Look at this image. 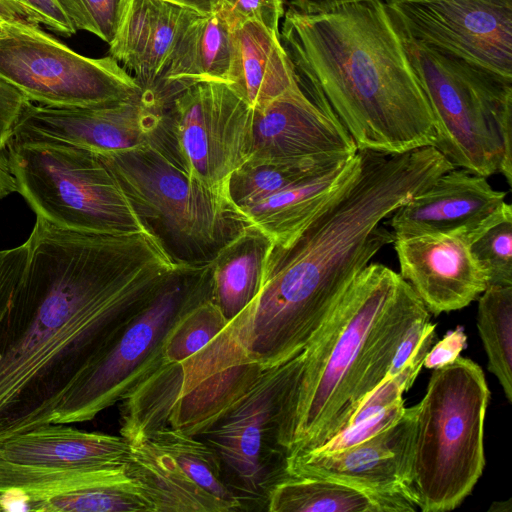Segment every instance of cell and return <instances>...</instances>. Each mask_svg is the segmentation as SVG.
Instances as JSON below:
<instances>
[{"mask_svg":"<svg viewBox=\"0 0 512 512\" xmlns=\"http://www.w3.org/2000/svg\"><path fill=\"white\" fill-rule=\"evenodd\" d=\"M435 327L436 325L430 321V315L417 320L410 327L396 350L385 378L394 376L403 368L415 354L427 333Z\"/></svg>","mask_w":512,"mask_h":512,"instance_id":"cell-38","label":"cell"},{"mask_svg":"<svg viewBox=\"0 0 512 512\" xmlns=\"http://www.w3.org/2000/svg\"><path fill=\"white\" fill-rule=\"evenodd\" d=\"M416 412L417 405L406 408L392 426L356 445L288 456L287 473L334 479L374 492H401L413 498L409 482Z\"/></svg>","mask_w":512,"mask_h":512,"instance_id":"cell-19","label":"cell"},{"mask_svg":"<svg viewBox=\"0 0 512 512\" xmlns=\"http://www.w3.org/2000/svg\"><path fill=\"white\" fill-rule=\"evenodd\" d=\"M231 28L219 14L199 17L178 42L156 93L165 102L201 82L228 84L232 64Z\"/></svg>","mask_w":512,"mask_h":512,"instance_id":"cell-26","label":"cell"},{"mask_svg":"<svg viewBox=\"0 0 512 512\" xmlns=\"http://www.w3.org/2000/svg\"><path fill=\"white\" fill-rule=\"evenodd\" d=\"M0 319V441L53 422L116 331L181 270L149 231L85 232L36 217Z\"/></svg>","mask_w":512,"mask_h":512,"instance_id":"cell-1","label":"cell"},{"mask_svg":"<svg viewBox=\"0 0 512 512\" xmlns=\"http://www.w3.org/2000/svg\"><path fill=\"white\" fill-rule=\"evenodd\" d=\"M397 26L435 119L434 147L455 168L498 173L501 129L512 119V77L422 44Z\"/></svg>","mask_w":512,"mask_h":512,"instance_id":"cell-7","label":"cell"},{"mask_svg":"<svg viewBox=\"0 0 512 512\" xmlns=\"http://www.w3.org/2000/svg\"><path fill=\"white\" fill-rule=\"evenodd\" d=\"M75 31H87L110 44L132 0H56Z\"/></svg>","mask_w":512,"mask_h":512,"instance_id":"cell-31","label":"cell"},{"mask_svg":"<svg viewBox=\"0 0 512 512\" xmlns=\"http://www.w3.org/2000/svg\"><path fill=\"white\" fill-rule=\"evenodd\" d=\"M253 115V108L223 82L197 83L170 99V145L193 182L229 197V179L250 154Z\"/></svg>","mask_w":512,"mask_h":512,"instance_id":"cell-12","label":"cell"},{"mask_svg":"<svg viewBox=\"0 0 512 512\" xmlns=\"http://www.w3.org/2000/svg\"><path fill=\"white\" fill-rule=\"evenodd\" d=\"M301 363L302 352L265 370L201 436L219 456L225 481L245 510L265 506L269 488L287 475V457L276 442L277 422Z\"/></svg>","mask_w":512,"mask_h":512,"instance_id":"cell-11","label":"cell"},{"mask_svg":"<svg viewBox=\"0 0 512 512\" xmlns=\"http://www.w3.org/2000/svg\"><path fill=\"white\" fill-rule=\"evenodd\" d=\"M0 78L30 102L54 108L104 105L143 91L111 56L89 58L40 27L7 23L0 34Z\"/></svg>","mask_w":512,"mask_h":512,"instance_id":"cell-10","label":"cell"},{"mask_svg":"<svg viewBox=\"0 0 512 512\" xmlns=\"http://www.w3.org/2000/svg\"><path fill=\"white\" fill-rule=\"evenodd\" d=\"M350 178L284 248H273L257 295L240 312L250 340L279 358L301 353L393 233L380 225L454 168L435 147L358 150Z\"/></svg>","mask_w":512,"mask_h":512,"instance_id":"cell-2","label":"cell"},{"mask_svg":"<svg viewBox=\"0 0 512 512\" xmlns=\"http://www.w3.org/2000/svg\"><path fill=\"white\" fill-rule=\"evenodd\" d=\"M184 8L190 9L202 17L219 12L220 0H166Z\"/></svg>","mask_w":512,"mask_h":512,"instance_id":"cell-42","label":"cell"},{"mask_svg":"<svg viewBox=\"0 0 512 512\" xmlns=\"http://www.w3.org/2000/svg\"><path fill=\"white\" fill-rule=\"evenodd\" d=\"M230 28L256 21L276 34L284 16L283 0H220L218 12Z\"/></svg>","mask_w":512,"mask_h":512,"instance_id":"cell-34","label":"cell"},{"mask_svg":"<svg viewBox=\"0 0 512 512\" xmlns=\"http://www.w3.org/2000/svg\"><path fill=\"white\" fill-rule=\"evenodd\" d=\"M470 250L488 286H512V207L470 242Z\"/></svg>","mask_w":512,"mask_h":512,"instance_id":"cell-30","label":"cell"},{"mask_svg":"<svg viewBox=\"0 0 512 512\" xmlns=\"http://www.w3.org/2000/svg\"><path fill=\"white\" fill-rule=\"evenodd\" d=\"M358 163L357 151L347 161L281 190L241 213L271 239L273 248H284L350 178Z\"/></svg>","mask_w":512,"mask_h":512,"instance_id":"cell-24","label":"cell"},{"mask_svg":"<svg viewBox=\"0 0 512 512\" xmlns=\"http://www.w3.org/2000/svg\"><path fill=\"white\" fill-rule=\"evenodd\" d=\"M169 255L202 266L250 223L229 197L193 182L169 142L98 154Z\"/></svg>","mask_w":512,"mask_h":512,"instance_id":"cell-6","label":"cell"},{"mask_svg":"<svg viewBox=\"0 0 512 512\" xmlns=\"http://www.w3.org/2000/svg\"><path fill=\"white\" fill-rule=\"evenodd\" d=\"M272 249L271 239L249 224L208 262L209 298L227 321L257 295Z\"/></svg>","mask_w":512,"mask_h":512,"instance_id":"cell-27","label":"cell"},{"mask_svg":"<svg viewBox=\"0 0 512 512\" xmlns=\"http://www.w3.org/2000/svg\"><path fill=\"white\" fill-rule=\"evenodd\" d=\"M429 315L400 274L368 264L302 351L277 422L276 442L286 457L313 451L343 431L387 376L407 331Z\"/></svg>","mask_w":512,"mask_h":512,"instance_id":"cell-4","label":"cell"},{"mask_svg":"<svg viewBox=\"0 0 512 512\" xmlns=\"http://www.w3.org/2000/svg\"><path fill=\"white\" fill-rule=\"evenodd\" d=\"M489 395L482 369L468 358L433 369L412 445L409 490L421 511L455 509L482 475Z\"/></svg>","mask_w":512,"mask_h":512,"instance_id":"cell-5","label":"cell"},{"mask_svg":"<svg viewBox=\"0 0 512 512\" xmlns=\"http://www.w3.org/2000/svg\"><path fill=\"white\" fill-rule=\"evenodd\" d=\"M249 165H306L339 162L358 149L328 109L313 102L298 83L253 109Z\"/></svg>","mask_w":512,"mask_h":512,"instance_id":"cell-17","label":"cell"},{"mask_svg":"<svg viewBox=\"0 0 512 512\" xmlns=\"http://www.w3.org/2000/svg\"><path fill=\"white\" fill-rule=\"evenodd\" d=\"M125 465L155 512H227L237 502L215 450L179 430L130 444Z\"/></svg>","mask_w":512,"mask_h":512,"instance_id":"cell-13","label":"cell"},{"mask_svg":"<svg viewBox=\"0 0 512 512\" xmlns=\"http://www.w3.org/2000/svg\"><path fill=\"white\" fill-rule=\"evenodd\" d=\"M269 512H413L417 506L406 493L369 491L342 481L294 477L288 473L266 495Z\"/></svg>","mask_w":512,"mask_h":512,"instance_id":"cell-25","label":"cell"},{"mask_svg":"<svg viewBox=\"0 0 512 512\" xmlns=\"http://www.w3.org/2000/svg\"><path fill=\"white\" fill-rule=\"evenodd\" d=\"M280 33L302 91L331 111L358 150L435 146V119L384 0L320 13L290 7Z\"/></svg>","mask_w":512,"mask_h":512,"instance_id":"cell-3","label":"cell"},{"mask_svg":"<svg viewBox=\"0 0 512 512\" xmlns=\"http://www.w3.org/2000/svg\"><path fill=\"white\" fill-rule=\"evenodd\" d=\"M199 17L166 0H132L109 54L142 89L156 91L178 42Z\"/></svg>","mask_w":512,"mask_h":512,"instance_id":"cell-21","label":"cell"},{"mask_svg":"<svg viewBox=\"0 0 512 512\" xmlns=\"http://www.w3.org/2000/svg\"><path fill=\"white\" fill-rule=\"evenodd\" d=\"M232 64L228 84L259 109L297 83L280 34L256 21L231 28Z\"/></svg>","mask_w":512,"mask_h":512,"instance_id":"cell-23","label":"cell"},{"mask_svg":"<svg viewBox=\"0 0 512 512\" xmlns=\"http://www.w3.org/2000/svg\"><path fill=\"white\" fill-rule=\"evenodd\" d=\"M405 409L401 398L382 411L349 425L321 447L310 452H332L363 442L392 426L403 415Z\"/></svg>","mask_w":512,"mask_h":512,"instance_id":"cell-33","label":"cell"},{"mask_svg":"<svg viewBox=\"0 0 512 512\" xmlns=\"http://www.w3.org/2000/svg\"><path fill=\"white\" fill-rule=\"evenodd\" d=\"M166 103L155 91L90 107L29 102L12 141H53L107 154L169 142Z\"/></svg>","mask_w":512,"mask_h":512,"instance_id":"cell-15","label":"cell"},{"mask_svg":"<svg viewBox=\"0 0 512 512\" xmlns=\"http://www.w3.org/2000/svg\"><path fill=\"white\" fill-rule=\"evenodd\" d=\"M130 443L121 435L49 423L0 441V460L54 468H90L126 462Z\"/></svg>","mask_w":512,"mask_h":512,"instance_id":"cell-22","label":"cell"},{"mask_svg":"<svg viewBox=\"0 0 512 512\" xmlns=\"http://www.w3.org/2000/svg\"><path fill=\"white\" fill-rule=\"evenodd\" d=\"M7 155L16 192L36 217L74 231H149L98 154L35 140L12 141Z\"/></svg>","mask_w":512,"mask_h":512,"instance_id":"cell-8","label":"cell"},{"mask_svg":"<svg viewBox=\"0 0 512 512\" xmlns=\"http://www.w3.org/2000/svg\"><path fill=\"white\" fill-rule=\"evenodd\" d=\"M207 296V265L183 267L116 331L64 396L52 423L90 421L120 401L160 362L166 336L177 320Z\"/></svg>","mask_w":512,"mask_h":512,"instance_id":"cell-9","label":"cell"},{"mask_svg":"<svg viewBox=\"0 0 512 512\" xmlns=\"http://www.w3.org/2000/svg\"><path fill=\"white\" fill-rule=\"evenodd\" d=\"M347 160L287 166L244 164L231 175L228 196L241 212L281 190L324 173Z\"/></svg>","mask_w":512,"mask_h":512,"instance_id":"cell-29","label":"cell"},{"mask_svg":"<svg viewBox=\"0 0 512 512\" xmlns=\"http://www.w3.org/2000/svg\"><path fill=\"white\" fill-rule=\"evenodd\" d=\"M393 244L400 276L433 315L466 307L488 286L463 236L429 234L394 239Z\"/></svg>","mask_w":512,"mask_h":512,"instance_id":"cell-20","label":"cell"},{"mask_svg":"<svg viewBox=\"0 0 512 512\" xmlns=\"http://www.w3.org/2000/svg\"><path fill=\"white\" fill-rule=\"evenodd\" d=\"M29 102L17 88L0 78V152L7 151Z\"/></svg>","mask_w":512,"mask_h":512,"instance_id":"cell-35","label":"cell"},{"mask_svg":"<svg viewBox=\"0 0 512 512\" xmlns=\"http://www.w3.org/2000/svg\"><path fill=\"white\" fill-rule=\"evenodd\" d=\"M511 499L506 501H497L492 503L491 507L488 509L489 512H511Z\"/></svg>","mask_w":512,"mask_h":512,"instance_id":"cell-44","label":"cell"},{"mask_svg":"<svg viewBox=\"0 0 512 512\" xmlns=\"http://www.w3.org/2000/svg\"><path fill=\"white\" fill-rule=\"evenodd\" d=\"M412 39L512 77V0H384Z\"/></svg>","mask_w":512,"mask_h":512,"instance_id":"cell-16","label":"cell"},{"mask_svg":"<svg viewBox=\"0 0 512 512\" xmlns=\"http://www.w3.org/2000/svg\"><path fill=\"white\" fill-rule=\"evenodd\" d=\"M506 194L493 189L486 177L454 168L397 208L386 224L394 239L446 234L471 242L511 207Z\"/></svg>","mask_w":512,"mask_h":512,"instance_id":"cell-18","label":"cell"},{"mask_svg":"<svg viewBox=\"0 0 512 512\" xmlns=\"http://www.w3.org/2000/svg\"><path fill=\"white\" fill-rule=\"evenodd\" d=\"M435 329L427 333L412 358L394 376L385 378L360 404L349 425L356 424L392 405L402 398L423 367L424 359L434 344ZM347 426V427H348Z\"/></svg>","mask_w":512,"mask_h":512,"instance_id":"cell-32","label":"cell"},{"mask_svg":"<svg viewBox=\"0 0 512 512\" xmlns=\"http://www.w3.org/2000/svg\"><path fill=\"white\" fill-rule=\"evenodd\" d=\"M14 192H16V185L10 170L7 151L0 152V200Z\"/></svg>","mask_w":512,"mask_h":512,"instance_id":"cell-43","label":"cell"},{"mask_svg":"<svg viewBox=\"0 0 512 512\" xmlns=\"http://www.w3.org/2000/svg\"><path fill=\"white\" fill-rule=\"evenodd\" d=\"M467 336L464 328L458 326L432 346L427 352L423 366L427 369L441 368L452 363L466 347Z\"/></svg>","mask_w":512,"mask_h":512,"instance_id":"cell-37","label":"cell"},{"mask_svg":"<svg viewBox=\"0 0 512 512\" xmlns=\"http://www.w3.org/2000/svg\"><path fill=\"white\" fill-rule=\"evenodd\" d=\"M362 0H291V7L303 13H320Z\"/></svg>","mask_w":512,"mask_h":512,"instance_id":"cell-41","label":"cell"},{"mask_svg":"<svg viewBox=\"0 0 512 512\" xmlns=\"http://www.w3.org/2000/svg\"><path fill=\"white\" fill-rule=\"evenodd\" d=\"M478 302L477 327L494 374L512 402V286L489 285Z\"/></svg>","mask_w":512,"mask_h":512,"instance_id":"cell-28","label":"cell"},{"mask_svg":"<svg viewBox=\"0 0 512 512\" xmlns=\"http://www.w3.org/2000/svg\"><path fill=\"white\" fill-rule=\"evenodd\" d=\"M1 512H155L125 463L54 468L0 460Z\"/></svg>","mask_w":512,"mask_h":512,"instance_id":"cell-14","label":"cell"},{"mask_svg":"<svg viewBox=\"0 0 512 512\" xmlns=\"http://www.w3.org/2000/svg\"><path fill=\"white\" fill-rule=\"evenodd\" d=\"M0 22L26 27H40L39 17L13 0H0Z\"/></svg>","mask_w":512,"mask_h":512,"instance_id":"cell-40","label":"cell"},{"mask_svg":"<svg viewBox=\"0 0 512 512\" xmlns=\"http://www.w3.org/2000/svg\"><path fill=\"white\" fill-rule=\"evenodd\" d=\"M36 14L41 24L50 31L63 36L70 37L75 31L70 26L65 14L57 4L56 0H13Z\"/></svg>","mask_w":512,"mask_h":512,"instance_id":"cell-39","label":"cell"},{"mask_svg":"<svg viewBox=\"0 0 512 512\" xmlns=\"http://www.w3.org/2000/svg\"><path fill=\"white\" fill-rule=\"evenodd\" d=\"M4 24V22H0V34L3 32Z\"/></svg>","mask_w":512,"mask_h":512,"instance_id":"cell-45","label":"cell"},{"mask_svg":"<svg viewBox=\"0 0 512 512\" xmlns=\"http://www.w3.org/2000/svg\"><path fill=\"white\" fill-rule=\"evenodd\" d=\"M28 244L0 250V319L8 310L15 287L23 273Z\"/></svg>","mask_w":512,"mask_h":512,"instance_id":"cell-36","label":"cell"}]
</instances>
